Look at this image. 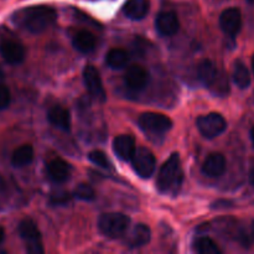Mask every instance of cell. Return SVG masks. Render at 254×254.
I'll use <instances>...</instances> for the list:
<instances>
[{"mask_svg":"<svg viewBox=\"0 0 254 254\" xmlns=\"http://www.w3.org/2000/svg\"><path fill=\"white\" fill-rule=\"evenodd\" d=\"M139 127L145 133L150 134H164L173 128V122L168 116L161 113L148 112L139 117Z\"/></svg>","mask_w":254,"mask_h":254,"instance_id":"6","label":"cell"},{"mask_svg":"<svg viewBox=\"0 0 254 254\" xmlns=\"http://www.w3.org/2000/svg\"><path fill=\"white\" fill-rule=\"evenodd\" d=\"M2 78H4V74H2V71H1V69H0V81H1Z\"/></svg>","mask_w":254,"mask_h":254,"instance_id":"34","label":"cell"},{"mask_svg":"<svg viewBox=\"0 0 254 254\" xmlns=\"http://www.w3.org/2000/svg\"><path fill=\"white\" fill-rule=\"evenodd\" d=\"M252 68H253V72H254V56H253V59H252Z\"/></svg>","mask_w":254,"mask_h":254,"instance_id":"36","label":"cell"},{"mask_svg":"<svg viewBox=\"0 0 254 254\" xmlns=\"http://www.w3.org/2000/svg\"><path fill=\"white\" fill-rule=\"evenodd\" d=\"M32 159H34V148L29 144H25L14 151L11 156V164L15 168H22L29 165Z\"/></svg>","mask_w":254,"mask_h":254,"instance_id":"21","label":"cell"},{"mask_svg":"<svg viewBox=\"0 0 254 254\" xmlns=\"http://www.w3.org/2000/svg\"><path fill=\"white\" fill-rule=\"evenodd\" d=\"M72 44L73 47L79 51L81 54H89L96 47V37L86 30H81V31L76 32L72 39Z\"/></svg>","mask_w":254,"mask_h":254,"instance_id":"19","label":"cell"},{"mask_svg":"<svg viewBox=\"0 0 254 254\" xmlns=\"http://www.w3.org/2000/svg\"><path fill=\"white\" fill-rule=\"evenodd\" d=\"M150 10L149 0H128L123 6V12L130 20H143Z\"/></svg>","mask_w":254,"mask_h":254,"instance_id":"17","label":"cell"},{"mask_svg":"<svg viewBox=\"0 0 254 254\" xmlns=\"http://www.w3.org/2000/svg\"><path fill=\"white\" fill-rule=\"evenodd\" d=\"M56 10L46 5L26 7L14 15V21L31 34H40L45 31L56 21Z\"/></svg>","mask_w":254,"mask_h":254,"instance_id":"1","label":"cell"},{"mask_svg":"<svg viewBox=\"0 0 254 254\" xmlns=\"http://www.w3.org/2000/svg\"><path fill=\"white\" fill-rule=\"evenodd\" d=\"M10 101H11L10 91L7 89L6 86L0 84V109L7 108L10 104Z\"/></svg>","mask_w":254,"mask_h":254,"instance_id":"29","label":"cell"},{"mask_svg":"<svg viewBox=\"0 0 254 254\" xmlns=\"http://www.w3.org/2000/svg\"><path fill=\"white\" fill-rule=\"evenodd\" d=\"M5 190H6V181L0 175V192H4Z\"/></svg>","mask_w":254,"mask_h":254,"instance_id":"30","label":"cell"},{"mask_svg":"<svg viewBox=\"0 0 254 254\" xmlns=\"http://www.w3.org/2000/svg\"><path fill=\"white\" fill-rule=\"evenodd\" d=\"M0 55L9 64H19L25 60V47L15 40H5L0 44Z\"/></svg>","mask_w":254,"mask_h":254,"instance_id":"11","label":"cell"},{"mask_svg":"<svg viewBox=\"0 0 254 254\" xmlns=\"http://www.w3.org/2000/svg\"><path fill=\"white\" fill-rule=\"evenodd\" d=\"M4 237H5V232H4V228L0 227V243L4 241Z\"/></svg>","mask_w":254,"mask_h":254,"instance_id":"32","label":"cell"},{"mask_svg":"<svg viewBox=\"0 0 254 254\" xmlns=\"http://www.w3.org/2000/svg\"><path fill=\"white\" fill-rule=\"evenodd\" d=\"M83 82L87 91H88V93L91 94L92 97H94L97 101H106V91H104L102 78L101 76H99V72L97 71L96 67H93L92 64H87V66L84 67Z\"/></svg>","mask_w":254,"mask_h":254,"instance_id":"8","label":"cell"},{"mask_svg":"<svg viewBox=\"0 0 254 254\" xmlns=\"http://www.w3.org/2000/svg\"><path fill=\"white\" fill-rule=\"evenodd\" d=\"M233 81L236 86L240 87L241 89H246L251 86V73L250 69L247 68L242 61H237L233 68Z\"/></svg>","mask_w":254,"mask_h":254,"instance_id":"23","label":"cell"},{"mask_svg":"<svg viewBox=\"0 0 254 254\" xmlns=\"http://www.w3.org/2000/svg\"><path fill=\"white\" fill-rule=\"evenodd\" d=\"M226 171V159L222 154L213 153L206 158L202 173L208 178H220Z\"/></svg>","mask_w":254,"mask_h":254,"instance_id":"16","label":"cell"},{"mask_svg":"<svg viewBox=\"0 0 254 254\" xmlns=\"http://www.w3.org/2000/svg\"><path fill=\"white\" fill-rule=\"evenodd\" d=\"M88 159L91 163H93L94 165H98L99 168H103L106 170H112L113 166H112L111 160L107 158L106 154L101 150H93L88 154Z\"/></svg>","mask_w":254,"mask_h":254,"instance_id":"25","label":"cell"},{"mask_svg":"<svg viewBox=\"0 0 254 254\" xmlns=\"http://www.w3.org/2000/svg\"><path fill=\"white\" fill-rule=\"evenodd\" d=\"M71 165L62 159H55V160L50 161L47 165V175L56 184L66 183L71 178Z\"/></svg>","mask_w":254,"mask_h":254,"instance_id":"14","label":"cell"},{"mask_svg":"<svg viewBox=\"0 0 254 254\" xmlns=\"http://www.w3.org/2000/svg\"><path fill=\"white\" fill-rule=\"evenodd\" d=\"M220 26L228 36H236L242 27V14L237 7L226 9L220 16Z\"/></svg>","mask_w":254,"mask_h":254,"instance_id":"10","label":"cell"},{"mask_svg":"<svg viewBox=\"0 0 254 254\" xmlns=\"http://www.w3.org/2000/svg\"><path fill=\"white\" fill-rule=\"evenodd\" d=\"M193 250L200 254H220L221 251L208 237H200L193 242Z\"/></svg>","mask_w":254,"mask_h":254,"instance_id":"24","label":"cell"},{"mask_svg":"<svg viewBox=\"0 0 254 254\" xmlns=\"http://www.w3.org/2000/svg\"><path fill=\"white\" fill-rule=\"evenodd\" d=\"M248 2H250V4H254V0H247Z\"/></svg>","mask_w":254,"mask_h":254,"instance_id":"37","label":"cell"},{"mask_svg":"<svg viewBox=\"0 0 254 254\" xmlns=\"http://www.w3.org/2000/svg\"><path fill=\"white\" fill-rule=\"evenodd\" d=\"M183 180L184 173L181 168L180 155L178 153H174L161 166L158 180H156V188L161 193L176 195L183 185Z\"/></svg>","mask_w":254,"mask_h":254,"instance_id":"2","label":"cell"},{"mask_svg":"<svg viewBox=\"0 0 254 254\" xmlns=\"http://www.w3.org/2000/svg\"><path fill=\"white\" fill-rule=\"evenodd\" d=\"M47 119L52 126L62 130L67 131L71 129V116H69V112L64 107H52L47 113Z\"/></svg>","mask_w":254,"mask_h":254,"instance_id":"18","label":"cell"},{"mask_svg":"<svg viewBox=\"0 0 254 254\" xmlns=\"http://www.w3.org/2000/svg\"><path fill=\"white\" fill-rule=\"evenodd\" d=\"M130 225V218L121 212L103 213L98 218V228L109 238L122 237Z\"/></svg>","mask_w":254,"mask_h":254,"instance_id":"3","label":"cell"},{"mask_svg":"<svg viewBox=\"0 0 254 254\" xmlns=\"http://www.w3.org/2000/svg\"><path fill=\"white\" fill-rule=\"evenodd\" d=\"M73 196L82 201H92L96 197V193H94L93 188L91 185L82 183L79 185H77V188L74 189Z\"/></svg>","mask_w":254,"mask_h":254,"instance_id":"26","label":"cell"},{"mask_svg":"<svg viewBox=\"0 0 254 254\" xmlns=\"http://www.w3.org/2000/svg\"><path fill=\"white\" fill-rule=\"evenodd\" d=\"M210 88L212 89V92L215 94H218V96H226L230 91V86H228L227 77L225 74H217L216 79L213 81V83L211 84Z\"/></svg>","mask_w":254,"mask_h":254,"instance_id":"27","label":"cell"},{"mask_svg":"<svg viewBox=\"0 0 254 254\" xmlns=\"http://www.w3.org/2000/svg\"><path fill=\"white\" fill-rule=\"evenodd\" d=\"M196 127L205 138L213 139L226 130L227 122L220 113H208L206 116L198 117Z\"/></svg>","mask_w":254,"mask_h":254,"instance_id":"5","label":"cell"},{"mask_svg":"<svg viewBox=\"0 0 254 254\" xmlns=\"http://www.w3.org/2000/svg\"><path fill=\"white\" fill-rule=\"evenodd\" d=\"M151 238V232L150 228L148 227L144 223H138L136 226H134L133 230L130 231L128 236L124 240L126 246H128L129 248H139L146 246L150 242Z\"/></svg>","mask_w":254,"mask_h":254,"instance_id":"15","label":"cell"},{"mask_svg":"<svg viewBox=\"0 0 254 254\" xmlns=\"http://www.w3.org/2000/svg\"><path fill=\"white\" fill-rule=\"evenodd\" d=\"M71 198V195L66 191H57L51 196V203L54 205H66Z\"/></svg>","mask_w":254,"mask_h":254,"instance_id":"28","label":"cell"},{"mask_svg":"<svg viewBox=\"0 0 254 254\" xmlns=\"http://www.w3.org/2000/svg\"><path fill=\"white\" fill-rule=\"evenodd\" d=\"M149 82V74L144 67L139 64H131L124 74V83L130 91H143Z\"/></svg>","mask_w":254,"mask_h":254,"instance_id":"9","label":"cell"},{"mask_svg":"<svg viewBox=\"0 0 254 254\" xmlns=\"http://www.w3.org/2000/svg\"><path fill=\"white\" fill-rule=\"evenodd\" d=\"M252 237H253V240H254V222L252 223Z\"/></svg>","mask_w":254,"mask_h":254,"instance_id":"35","label":"cell"},{"mask_svg":"<svg viewBox=\"0 0 254 254\" xmlns=\"http://www.w3.org/2000/svg\"><path fill=\"white\" fill-rule=\"evenodd\" d=\"M19 235L22 240L26 243V251L31 254H41L44 253V247H42V241L40 231L37 228L36 223L30 218L22 220L20 222L19 227Z\"/></svg>","mask_w":254,"mask_h":254,"instance_id":"4","label":"cell"},{"mask_svg":"<svg viewBox=\"0 0 254 254\" xmlns=\"http://www.w3.org/2000/svg\"><path fill=\"white\" fill-rule=\"evenodd\" d=\"M131 165L134 171L141 179H149L154 175L156 168V160L154 154L146 148L136 149L131 158Z\"/></svg>","mask_w":254,"mask_h":254,"instance_id":"7","label":"cell"},{"mask_svg":"<svg viewBox=\"0 0 254 254\" xmlns=\"http://www.w3.org/2000/svg\"><path fill=\"white\" fill-rule=\"evenodd\" d=\"M178 15L173 11H163L156 16L155 27L163 36H173L179 31Z\"/></svg>","mask_w":254,"mask_h":254,"instance_id":"12","label":"cell"},{"mask_svg":"<svg viewBox=\"0 0 254 254\" xmlns=\"http://www.w3.org/2000/svg\"><path fill=\"white\" fill-rule=\"evenodd\" d=\"M251 138H252V141L254 144V127L252 128V130H251Z\"/></svg>","mask_w":254,"mask_h":254,"instance_id":"33","label":"cell"},{"mask_svg":"<svg viewBox=\"0 0 254 254\" xmlns=\"http://www.w3.org/2000/svg\"><path fill=\"white\" fill-rule=\"evenodd\" d=\"M218 71L210 60H203L197 66V78L205 87H210L217 77Z\"/></svg>","mask_w":254,"mask_h":254,"instance_id":"20","label":"cell"},{"mask_svg":"<svg viewBox=\"0 0 254 254\" xmlns=\"http://www.w3.org/2000/svg\"><path fill=\"white\" fill-rule=\"evenodd\" d=\"M113 150L121 160L130 161L136 150L135 140L131 135H118L113 140Z\"/></svg>","mask_w":254,"mask_h":254,"instance_id":"13","label":"cell"},{"mask_svg":"<svg viewBox=\"0 0 254 254\" xmlns=\"http://www.w3.org/2000/svg\"><path fill=\"white\" fill-rule=\"evenodd\" d=\"M129 55L126 50L112 49L106 55V64L113 69H121L128 64Z\"/></svg>","mask_w":254,"mask_h":254,"instance_id":"22","label":"cell"},{"mask_svg":"<svg viewBox=\"0 0 254 254\" xmlns=\"http://www.w3.org/2000/svg\"><path fill=\"white\" fill-rule=\"evenodd\" d=\"M250 183L251 185L254 186V169H252V171L250 173Z\"/></svg>","mask_w":254,"mask_h":254,"instance_id":"31","label":"cell"}]
</instances>
